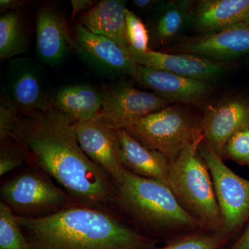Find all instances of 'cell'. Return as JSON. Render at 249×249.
Wrapping results in <instances>:
<instances>
[{
	"mask_svg": "<svg viewBox=\"0 0 249 249\" xmlns=\"http://www.w3.org/2000/svg\"><path fill=\"white\" fill-rule=\"evenodd\" d=\"M116 131L124 168L139 176L160 181L170 188V163L166 157L143 146L125 129Z\"/></svg>",
	"mask_w": 249,
	"mask_h": 249,
	"instance_id": "17",
	"label": "cell"
},
{
	"mask_svg": "<svg viewBox=\"0 0 249 249\" xmlns=\"http://www.w3.org/2000/svg\"><path fill=\"white\" fill-rule=\"evenodd\" d=\"M0 249H31L16 214L4 201L0 203Z\"/></svg>",
	"mask_w": 249,
	"mask_h": 249,
	"instance_id": "23",
	"label": "cell"
},
{
	"mask_svg": "<svg viewBox=\"0 0 249 249\" xmlns=\"http://www.w3.org/2000/svg\"><path fill=\"white\" fill-rule=\"evenodd\" d=\"M71 3L72 5V20H73V18L77 14L80 13V11L89 9L90 6L93 4V1H90V0H72Z\"/></svg>",
	"mask_w": 249,
	"mask_h": 249,
	"instance_id": "30",
	"label": "cell"
},
{
	"mask_svg": "<svg viewBox=\"0 0 249 249\" xmlns=\"http://www.w3.org/2000/svg\"><path fill=\"white\" fill-rule=\"evenodd\" d=\"M204 140L202 137L187 145L176 160L170 163V189L204 229L221 232L222 219L212 178L198 150Z\"/></svg>",
	"mask_w": 249,
	"mask_h": 249,
	"instance_id": "4",
	"label": "cell"
},
{
	"mask_svg": "<svg viewBox=\"0 0 249 249\" xmlns=\"http://www.w3.org/2000/svg\"><path fill=\"white\" fill-rule=\"evenodd\" d=\"M243 24H249V14H247V17H246L245 22H244Z\"/></svg>",
	"mask_w": 249,
	"mask_h": 249,
	"instance_id": "33",
	"label": "cell"
},
{
	"mask_svg": "<svg viewBox=\"0 0 249 249\" xmlns=\"http://www.w3.org/2000/svg\"><path fill=\"white\" fill-rule=\"evenodd\" d=\"M249 12V0H204L193 10L192 19L196 29L213 34L243 24Z\"/></svg>",
	"mask_w": 249,
	"mask_h": 249,
	"instance_id": "20",
	"label": "cell"
},
{
	"mask_svg": "<svg viewBox=\"0 0 249 249\" xmlns=\"http://www.w3.org/2000/svg\"><path fill=\"white\" fill-rule=\"evenodd\" d=\"M74 48L92 66L108 76H133L138 64L117 44L88 31L82 24L74 28Z\"/></svg>",
	"mask_w": 249,
	"mask_h": 249,
	"instance_id": "11",
	"label": "cell"
},
{
	"mask_svg": "<svg viewBox=\"0 0 249 249\" xmlns=\"http://www.w3.org/2000/svg\"><path fill=\"white\" fill-rule=\"evenodd\" d=\"M16 215L31 249H153V242L110 214L73 206L41 217Z\"/></svg>",
	"mask_w": 249,
	"mask_h": 249,
	"instance_id": "2",
	"label": "cell"
},
{
	"mask_svg": "<svg viewBox=\"0 0 249 249\" xmlns=\"http://www.w3.org/2000/svg\"><path fill=\"white\" fill-rule=\"evenodd\" d=\"M125 1L103 0L80 18V24L90 32L103 36L117 44L131 55L126 36Z\"/></svg>",
	"mask_w": 249,
	"mask_h": 249,
	"instance_id": "18",
	"label": "cell"
},
{
	"mask_svg": "<svg viewBox=\"0 0 249 249\" xmlns=\"http://www.w3.org/2000/svg\"><path fill=\"white\" fill-rule=\"evenodd\" d=\"M3 98L19 114L52 109L51 95L40 66L30 58L11 59L5 77Z\"/></svg>",
	"mask_w": 249,
	"mask_h": 249,
	"instance_id": "8",
	"label": "cell"
},
{
	"mask_svg": "<svg viewBox=\"0 0 249 249\" xmlns=\"http://www.w3.org/2000/svg\"><path fill=\"white\" fill-rule=\"evenodd\" d=\"M183 53L194 54L217 62L249 53V24L185 39L178 47Z\"/></svg>",
	"mask_w": 249,
	"mask_h": 249,
	"instance_id": "13",
	"label": "cell"
},
{
	"mask_svg": "<svg viewBox=\"0 0 249 249\" xmlns=\"http://www.w3.org/2000/svg\"><path fill=\"white\" fill-rule=\"evenodd\" d=\"M136 63L171 72L179 76L209 83L224 71L220 62L190 53L171 54L150 50L146 53L130 52Z\"/></svg>",
	"mask_w": 249,
	"mask_h": 249,
	"instance_id": "15",
	"label": "cell"
},
{
	"mask_svg": "<svg viewBox=\"0 0 249 249\" xmlns=\"http://www.w3.org/2000/svg\"><path fill=\"white\" fill-rule=\"evenodd\" d=\"M0 153V176L16 169L22 165V158L20 151L14 146L1 142Z\"/></svg>",
	"mask_w": 249,
	"mask_h": 249,
	"instance_id": "27",
	"label": "cell"
},
{
	"mask_svg": "<svg viewBox=\"0 0 249 249\" xmlns=\"http://www.w3.org/2000/svg\"><path fill=\"white\" fill-rule=\"evenodd\" d=\"M229 249H249V226L240 238Z\"/></svg>",
	"mask_w": 249,
	"mask_h": 249,
	"instance_id": "31",
	"label": "cell"
},
{
	"mask_svg": "<svg viewBox=\"0 0 249 249\" xmlns=\"http://www.w3.org/2000/svg\"><path fill=\"white\" fill-rule=\"evenodd\" d=\"M126 36L129 52L146 53L149 48L150 36L146 26L133 11L127 9L125 16Z\"/></svg>",
	"mask_w": 249,
	"mask_h": 249,
	"instance_id": "25",
	"label": "cell"
},
{
	"mask_svg": "<svg viewBox=\"0 0 249 249\" xmlns=\"http://www.w3.org/2000/svg\"><path fill=\"white\" fill-rule=\"evenodd\" d=\"M29 3V1H22V0H1L0 9L3 11H18V9L26 6Z\"/></svg>",
	"mask_w": 249,
	"mask_h": 249,
	"instance_id": "29",
	"label": "cell"
},
{
	"mask_svg": "<svg viewBox=\"0 0 249 249\" xmlns=\"http://www.w3.org/2000/svg\"><path fill=\"white\" fill-rule=\"evenodd\" d=\"M226 237L219 232L192 233L179 237L162 248L153 249H219Z\"/></svg>",
	"mask_w": 249,
	"mask_h": 249,
	"instance_id": "24",
	"label": "cell"
},
{
	"mask_svg": "<svg viewBox=\"0 0 249 249\" xmlns=\"http://www.w3.org/2000/svg\"><path fill=\"white\" fill-rule=\"evenodd\" d=\"M3 201L23 217H35L58 209L66 202L63 191L45 178L34 173L18 175L1 187Z\"/></svg>",
	"mask_w": 249,
	"mask_h": 249,
	"instance_id": "9",
	"label": "cell"
},
{
	"mask_svg": "<svg viewBox=\"0 0 249 249\" xmlns=\"http://www.w3.org/2000/svg\"><path fill=\"white\" fill-rule=\"evenodd\" d=\"M27 36L20 13L8 11L0 18V58H14L27 52Z\"/></svg>",
	"mask_w": 249,
	"mask_h": 249,
	"instance_id": "22",
	"label": "cell"
},
{
	"mask_svg": "<svg viewBox=\"0 0 249 249\" xmlns=\"http://www.w3.org/2000/svg\"><path fill=\"white\" fill-rule=\"evenodd\" d=\"M124 129L143 146L163 154L170 163L187 145L204 137L200 123L197 124L186 109L176 106L152 113Z\"/></svg>",
	"mask_w": 249,
	"mask_h": 249,
	"instance_id": "5",
	"label": "cell"
},
{
	"mask_svg": "<svg viewBox=\"0 0 249 249\" xmlns=\"http://www.w3.org/2000/svg\"><path fill=\"white\" fill-rule=\"evenodd\" d=\"M73 127L85 155L120 186L125 168L121 161L116 131L98 119L73 123Z\"/></svg>",
	"mask_w": 249,
	"mask_h": 249,
	"instance_id": "10",
	"label": "cell"
},
{
	"mask_svg": "<svg viewBox=\"0 0 249 249\" xmlns=\"http://www.w3.org/2000/svg\"><path fill=\"white\" fill-rule=\"evenodd\" d=\"M199 155L211 174L222 219L221 233L227 235L245 222L249 214V181L232 171L211 145L202 141Z\"/></svg>",
	"mask_w": 249,
	"mask_h": 249,
	"instance_id": "6",
	"label": "cell"
},
{
	"mask_svg": "<svg viewBox=\"0 0 249 249\" xmlns=\"http://www.w3.org/2000/svg\"><path fill=\"white\" fill-rule=\"evenodd\" d=\"M102 105L103 91L91 85H69L51 95L52 108L73 123L97 119Z\"/></svg>",
	"mask_w": 249,
	"mask_h": 249,
	"instance_id": "19",
	"label": "cell"
},
{
	"mask_svg": "<svg viewBox=\"0 0 249 249\" xmlns=\"http://www.w3.org/2000/svg\"><path fill=\"white\" fill-rule=\"evenodd\" d=\"M62 15L51 6H42L36 17V51L41 61L55 66L65 58L70 47H74Z\"/></svg>",
	"mask_w": 249,
	"mask_h": 249,
	"instance_id": "16",
	"label": "cell"
},
{
	"mask_svg": "<svg viewBox=\"0 0 249 249\" xmlns=\"http://www.w3.org/2000/svg\"><path fill=\"white\" fill-rule=\"evenodd\" d=\"M160 2V1H156V0H134L133 4L137 9L149 10L155 7L156 5H158Z\"/></svg>",
	"mask_w": 249,
	"mask_h": 249,
	"instance_id": "32",
	"label": "cell"
},
{
	"mask_svg": "<svg viewBox=\"0 0 249 249\" xmlns=\"http://www.w3.org/2000/svg\"><path fill=\"white\" fill-rule=\"evenodd\" d=\"M227 157L240 163L249 162V127L236 132L229 139L224 148L223 157Z\"/></svg>",
	"mask_w": 249,
	"mask_h": 249,
	"instance_id": "26",
	"label": "cell"
},
{
	"mask_svg": "<svg viewBox=\"0 0 249 249\" xmlns=\"http://www.w3.org/2000/svg\"><path fill=\"white\" fill-rule=\"evenodd\" d=\"M118 201L131 215L150 227L162 229H204L183 207L164 183L124 170Z\"/></svg>",
	"mask_w": 249,
	"mask_h": 249,
	"instance_id": "3",
	"label": "cell"
},
{
	"mask_svg": "<svg viewBox=\"0 0 249 249\" xmlns=\"http://www.w3.org/2000/svg\"><path fill=\"white\" fill-rule=\"evenodd\" d=\"M193 14L191 1L175 0L165 4L155 26L157 42L163 45L178 37L192 19Z\"/></svg>",
	"mask_w": 249,
	"mask_h": 249,
	"instance_id": "21",
	"label": "cell"
},
{
	"mask_svg": "<svg viewBox=\"0 0 249 249\" xmlns=\"http://www.w3.org/2000/svg\"><path fill=\"white\" fill-rule=\"evenodd\" d=\"M18 112L11 103L1 98L0 106V139L1 142L9 139L11 125Z\"/></svg>",
	"mask_w": 249,
	"mask_h": 249,
	"instance_id": "28",
	"label": "cell"
},
{
	"mask_svg": "<svg viewBox=\"0 0 249 249\" xmlns=\"http://www.w3.org/2000/svg\"></svg>",
	"mask_w": 249,
	"mask_h": 249,
	"instance_id": "34",
	"label": "cell"
},
{
	"mask_svg": "<svg viewBox=\"0 0 249 249\" xmlns=\"http://www.w3.org/2000/svg\"><path fill=\"white\" fill-rule=\"evenodd\" d=\"M200 126L205 142L222 157L229 139L249 127V103L231 98L211 105L205 110Z\"/></svg>",
	"mask_w": 249,
	"mask_h": 249,
	"instance_id": "12",
	"label": "cell"
},
{
	"mask_svg": "<svg viewBox=\"0 0 249 249\" xmlns=\"http://www.w3.org/2000/svg\"><path fill=\"white\" fill-rule=\"evenodd\" d=\"M132 78L144 88L168 101L196 102L209 92L206 82L138 65Z\"/></svg>",
	"mask_w": 249,
	"mask_h": 249,
	"instance_id": "14",
	"label": "cell"
},
{
	"mask_svg": "<svg viewBox=\"0 0 249 249\" xmlns=\"http://www.w3.org/2000/svg\"><path fill=\"white\" fill-rule=\"evenodd\" d=\"M10 139L67 193L88 206H97L112 197L110 178L82 150L73 122L53 108L18 113Z\"/></svg>",
	"mask_w": 249,
	"mask_h": 249,
	"instance_id": "1",
	"label": "cell"
},
{
	"mask_svg": "<svg viewBox=\"0 0 249 249\" xmlns=\"http://www.w3.org/2000/svg\"><path fill=\"white\" fill-rule=\"evenodd\" d=\"M98 120L114 130L124 129L136 121L168 107L169 101L155 93L142 91L125 83L103 90Z\"/></svg>",
	"mask_w": 249,
	"mask_h": 249,
	"instance_id": "7",
	"label": "cell"
}]
</instances>
